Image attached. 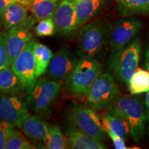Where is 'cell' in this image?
Instances as JSON below:
<instances>
[{"label":"cell","instance_id":"obj_26","mask_svg":"<svg viewBox=\"0 0 149 149\" xmlns=\"http://www.w3.org/2000/svg\"><path fill=\"white\" fill-rule=\"evenodd\" d=\"M35 31L38 37H51L55 35L57 30L53 17L40 20L35 27Z\"/></svg>","mask_w":149,"mask_h":149},{"label":"cell","instance_id":"obj_32","mask_svg":"<svg viewBox=\"0 0 149 149\" xmlns=\"http://www.w3.org/2000/svg\"><path fill=\"white\" fill-rule=\"evenodd\" d=\"M145 66L146 67V69L149 71V45L146 52V56H145Z\"/></svg>","mask_w":149,"mask_h":149},{"label":"cell","instance_id":"obj_13","mask_svg":"<svg viewBox=\"0 0 149 149\" xmlns=\"http://www.w3.org/2000/svg\"><path fill=\"white\" fill-rule=\"evenodd\" d=\"M53 18L56 30L64 37H70L77 31L75 5L71 0H63L59 3Z\"/></svg>","mask_w":149,"mask_h":149},{"label":"cell","instance_id":"obj_4","mask_svg":"<svg viewBox=\"0 0 149 149\" xmlns=\"http://www.w3.org/2000/svg\"><path fill=\"white\" fill-rule=\"evenodd\" d=\"M102 69L99 59L81 58L66 79L65 88L74 96L87 95L93 83L102 73Z\"/></svg>","mask_w":149,"mask_h":149},{"label":"cell","instance_id":"obj_8","mask_svg":"<svg viewBox=\"0 0 149 149\" xmlns=\"http://www.w3.org/2000/svg\"><path fill=\"white\" fill-rule=\"evenodd\" d=\"M35 42L36 40L35 39L30 41L10 66L27 94L32 91L37 80L34 55Z\"/></svg>","mask_w":149,"mask_h":149},{"label":"cell","instance_id":"obj_21","mask_svg":"<svg viewBox=\"0 0 149 149\" xmlns=\"http://www.w3.org/2000/svg\"><path fill=\"white\" fill-rule=\"evenodd\" d=\"M59 0H29V7L37 21L53 17Z\"/></svg>","mask_w":149,"mask_h":149},{"label":"cell","instance_id":"obj_14","mask_svg":"<svg viewBox=\"0 0 149 149\" xmlns=\"http://www.w3.org/2000/svg\"><path fill=\"white\" fill-rule=\"evenodd\" d=\"M67 141L71 148L75 149H104L102 143L92 136L85 133L68 123L65 129Z\"/></svg>","mask_w":149,"mask_h":149},{"label":"cell","instance_id":"obj_28","mask_svg":"<svg viewBox=\"0 0 149 149\" xmlns=\"http://www.w3.org/2000/svg\"><path fill=\"white\" fill-rule=\"evenodd\" d=\"M15 130V126L10 123L0 121V149L4 148L6 142Z\"/></svg>","mask_w":149,"mask_h":149},{"label":"cell","instance_id":"obj_25","mask_svg":"<svg viewBox=\"0 0 149 149\" xmlns=\"http://www.w3.org/2000/svg\"><path fill=\"white\" fill-rule=\"evenodd\" d=\"M34 148L26 137L17 130H14L6 142L4 149H31Z\"/></svg>","mask_w":149,"mask_h":149},{"label":"cell","instance_id":"obj_22","mask_svg":"<svg viewBox=\"0 0 149 149\" xmlns=\"http://www.w3.org/2000/svg\"><path fill=\"white\" fill-rule=\"evenodd\" d=\"M34 55L36 62V77L39 78L47 70L53 53L48 46L36 41L34 45Z\"/></svg>","mask_w":149,"mask_h":149},{"label":"cell","instance_id":"obj_3","mask_svg":"<svg viewBox=\"0 0 149 149\" xmlns=\"http://www.w3.org/2000/svg\"><path fill=\"white\" fill-rule=\"evenodd\" d=\"M124 117L129 125L130 136L139 142L145 133L146 117L140 99L129 95L119 94L110 104Z\"/></svg>","mask_w":149,"mask_h":149},{"label":"cell","instance_id":"obj_1","mask_svg":"<svg viewBox=\"0 0 149 149\" xmlns=\"http://www.w3.org/2000/svg\"><path fill=\"white\" fill-rule=\"evenodd\" d=\"M109 42V29L101 19L88 22L80 30L77 54L81 58L100 60L104 57Z\"/></svg>","mask_w":149,"mask_h":149},{"label":"cell","instance_id":"obj_16","mask_svg":"<svg viewBox=\"0 0 149 149\" xmlns=\"http://www.w3.org/2000/svg\"><path fill=\"white\" fill-rule=\"evenodd\" d=\"M107 113L102 117L101 120L104 130H111L126 140L130 135V127L127 122L120 113L113 107L109 106Z\"/></svg>","mask_w":149,"mask_h":149},{"label":"cell","instance_id":"obj_18","mask_svg":"<svg viewBox=\"0 0 149 149\" xmlns=\"http://www.w3.org/2000/svg\"><path fill=\"white\" fill-rule=\"evenodd\" d=\"M75 5L78 29L88 23L103 8L104 0H77Z\"/></svg>","mask_w":149,"mask_h":149},{"label":"cell","instance_id":"obj_2","mask_svg":"<svg viewBox=\"0 0 149 149\" xmlns=\"http://www.w3.org/2000/svg\"><path fill=\"white\" fill-rule=\"evenodd\" d=\"M140 54V40L135 38L124 47L111 53L108 61V68L118 81L128 84L137 69Z\"/></svg>","mask_w":149,"mask_h":149},{"label":"cell","instance_id":"obj_30","mask_svg":"<svg viewBox=\"0 0 149 149\" xmlns=\"http://www.w3.org/2000/svg\"><path fill=\"white\" fill-rule=\"evenodd\" d=\"M145 107H146V122L148 123V128L149 130V91L146 93V98H145Z\"/></svg>","mask_w":149,"mask_h":149},{"label":"cell","instance_id":"obj_34","mask_svg":"<svg viewBox=\"0 0 149 149\" xmlns=\"http://www.w3.org/2000/svg\"><path fill=\"white\" fill-rule=\"evenodd\" d=\"M71 1H77V0H71Z\"/></svg>","mask_w":149,"mask_h":149},{"label":"cell","instance_id":"obj_33","mask_svg":"<svg viewBox=\"0 0 149 149\" xmlns=\"http://www.w3.org/2000/svg\"><path fill=\"white\" fill-rule=\"evenodd\" d=\"M13 1H18V2H20V3H23V4L26 5V6L29 7V0H13Z\"/></svg>","mask_w":149,"mask_h":149},{"label":"cell","instance_id":"obj_17","mask_svg":"<svg viewBox=\"0 0 149 149\" xmlns=\"http://www.w3.org/2000/svg\"><path fill=\"white\" fill-rule=\"evenodd\" d=\"M50 125L46 120L38 115H29L21 126L24 135L35 141H45Z\"/></svg>","mask_w":149,"mask_h":149},{"label":"cell","instance_id":"obj_29","mask_svg":"<svg viewBox=\"0 0 149 149\" xmlns=\"http://www.w3.org/2000/svg\"><path fill=\"white\" fill-rule=\"evenodd\" d=\"M106 133L109 135L110 138L113 141V144H114L115 148L116 149H126L128 148L127 146L125 144V140L122 138V137H120L116 134L113 133L111 130H106Z\"/></svg>","mask_w":149,"mask_h":149},{"label":"cell","instance_id":"obj_20","mask_svg":"<svg viewBox=\"0 0 149 149\" xmlns=\"http://www.w3.org/2000/svg\"><path fill=\"white\" fill-rule=\"evenodd\" d=\"M119 14L122 17L149 13V0H116Z\"/></svg>","mask_w":149,"mask_h":149},{"label":"cell","instance_id":"obj_15","mask_svg":"<svg viewBox=\"0 0 149 149\" xmlns=\"http://www.w3.org/2000/svg\"><path fill=\"white\" fill-rule=\"evenodd\" d=\"M28 8L23 3L13 1L0 13V20L6 29L21 25L28 19Z\"/></svg>","mask_w":149,"mask_h":149},{"label":"cell","instance_id":"obj_10","mask_svg":"<svg viewBox=\"0 0 149 149\" xmlns=\"http://www.w3.org/2000/svg\"><path fill=\"white\" fill-rule=\"evenodd\" d=\"M29 115L26 102H24L15 95L0 93V120L20 128Z\"/></svg>","mask_w":149,"mask_h":149},{"label":"cell","instance_id":"obj_5","mask_svg":"<svg viewBox=\"0 0 149 149\" xmlns=\"http://www.w3.org/2000/svg\"><path fill=\"white\" fill-rule=\"evenodd\" d=\"M60 81L42 77L37 80L32 91L28 94V107L37 115L48 117L51 114L53 102L59 97L61 93Z\"/></svg>","mask_w":149,"mask_h":149},{"label":"cell","instance_id":"obj_19","mask_svg":"<svg viewBox=\"0 0 149 149\" xmlns=\"http://www.w3.org/2000/svg\"><path fill=\"white\" fill-rule=\"evenodd\" d=\"M22 91H24L23 86L10 66H6L0 70V93L17 95Z\"/></svg>","mask_w":149,"mask_h":149},{"label":"cell","instance_id":"obj_12","mask_svg":"<svg viewBox=\"0 0 149 149\" xmlns=\"http://www.w3.org/2000/svg\"><path fill=\"white\" fill-rule=\"evenodd\" d=\"M79 61L69 48H62L53 55L46 70V74L55 81H63L70 75Z\"/></svg>","mask_w":149,"mask_h":149},{"label":"cell","instance_id":"obj_23","mask_svg":"<svg viewBox=\"0 0 149 149\" xmlns=\"http://www.w3.org/2000/svg\"><path fill=\"white\" fill-rule=\"evenodd\" d=\"M128 88L132 95H137L149 91V71L139 69L132 75L128 83Z\"/></svg>","mask_w":149,"mask_h":149},{"label":"cell","instance_id":"obj_11","mask_svg":"<svg viewBox=\"0 0 149 149\" xmlns=\"http://www.w3.org/2000/svg\"><path fill=\"white\" fill-rule=\"evenodd\" d=\"M34 22L32 17L28 18L25 23L8 30L6 33V43L8 66H11L28 43L32 40L33 35L30 29L33 27Z\"/></svg>","mask_w":149,"mask_h":149},{"label":"cell","instance_id":"obj_9","mask_svg":"<svg viewBox=\"0 0 149 149\" xmlns=\"http://www.w3.org/2000/svg\"><path fill=\"white\" fill-rule=\"evenodd\" d=\"M142 28V24L135 17L121 18L109 29V42L111 53L124 47L135 39Z\"/></svg>","mask_w":149,"mask_h":149},{"label":"cell","instance_id":"obj_24","mask_svg":"<svg viewBox=\"0 0 149 149\" xmlns=\"http://www.w3.org/2000/svg\"><path fill=\"white\" fill-rule=\"evenodd\" d=\"M45 147L48 149H66L68 148V144L64 139L62 132L58 126H50L47 138L44 141Z\"/></svg>","mask_w":149,"mask_h":149},{"label":"cell","instance_id":"obj_31","mask_svg":"<svg viewBox=\"0 0 149 149\" xmlns=\"http://www.w3.org/2000/svg\"><path fill=\"white\" fill-rule=\"evenodd\" d=\"M13 1V0H0V13Z\"/></svg>","mask_w":149,"mask_h":149},{"label":"cell","instance_id":"obj_6","mask_svg":"<svg viewBox=\"0 0 149 149\" xmlns=\"http://www.w3.org/2000/svg\"><path fill=\"white\" fill-rule=\"evenodd\" d=\"M67 120L77 129L102 141L106 137L102 120L92 108L73 104L67 112Z\"/></svg>","mask_w":149,"mask_h":149},{"label":"cell","instance_id":"obj_27","mask_svg":"<svg viewBox=\"0 0 149 149\" xmlns=\"http://www.w3.org/2000/svg\"><path fill=\"white\" fill-rule=\"evenodd\" d=\"M8 66L6 33L0 32V70Z\"/></svg>","mask_w":149,"mask_h":149},{"label":"cell","instance_id":"obj_7","mask_svg":"<svg viewBox=\"0 0 149 149\" xmlns=\"http://www.w3.org/2000/svg\"><path fill=\"white\" fill-rule=\"evenodd\" d=\"M120 94L119 87L113 75L104 72L97 78L87 94V102L95 111L108 108Z\"/></svg>","mask_w":149,"mask_h":149}]
</instances>
